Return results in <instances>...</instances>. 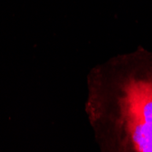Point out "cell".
Masks as SVG:
<instances>
[{
	"mask_svg": "<svg viewBox=\"0 0 152 152\" xmlns=\"http://www.w3.org/2000/svg\"><path fill=\"white\" fill-rule=\"evenodd\" d=\"M124 108L125 115L152 124V82L130 81L125 88Z\"/></svg>",
	"mask_w": 152,
	"mask_h": 152,
	"instance_id": "obj_1",
	"label": "cell"
},
{
	"mask_svg": "<svg viewBox=\"0 0 152 152\" xmlns=\"http://www.w3.org/2000/svg\"><path fill=\"white\" fill-rule=\"evenodd\" d=\"M127 127L137 152H152V124L126 115Z\"/></svg>",
	"mask_w": 152,
	"mask_h": 152,
	"instance_id": "obj_2",
	"label": "cell"
}]
</instances>
